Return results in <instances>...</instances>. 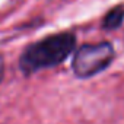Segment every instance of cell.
<instances>
[{"instance_id": "cell-1", "label": "cell", "mask_w": 124, "mask_h": 124, "mask_svg": "<svg viewBox=\"0 0 124 124\" xmlns=\"http://www.w3.org/2000/svg\"><path fill=\"white\" fill-rule=\"evenodd\" d=\"M76 45V37L72 32H60L50 35L29 45L21 55L19 66L25 75L42 69L55 67L69 57Z\"/></svg>"}, {"instance_id": "cell-2", "label": "cell", "mask_w": 124, "mask_h": 124, "mask_svg": "<svg viewBox=\"0 0 124 124\" xmlns=\"http://www.w3.org/2000/svg\"><path fill=\"white\" fill-rule=\"evenodd\" d=\"M114 60V47L111 42L86 44L78 48L73 57V72L79 78H92L105 70Z\"/></svg>"}, {"instance_id": "cell-3", "label": "cell", "mask_w": 124, "mask_h": 124, "mask_svg": "<svg viewBox=\"0 0 124 124\" xmlns=\"http://www.w3.org/2000/svg\"><path fill=\"white\" fill-rule=\"evenodd\" d=\"M123 21H124V8L117 6L115 9L109 10L105 15L102 26L107 28V29H115V28H118L123 23Z\"/></svg>"}, {"instance_id": "cell-4", "label": "cell", "mask_w": 124, "mask_h": 124, "mask_svg": "<svg viewBox=\"0 0 124 124\" xmlns=\"http://www.w3.org/2000/svg\"><path fill=\"white\" fill-rule=\"evenodd\" d=\"M3 75H5V61H3V57L0 55V82L3 79Z\"/></svg>"}]
</instances>
